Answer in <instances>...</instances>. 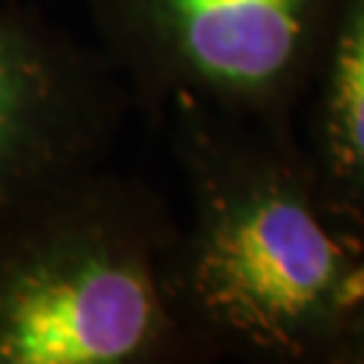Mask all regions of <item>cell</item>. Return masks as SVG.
<instances>
[{
    "label": "cell",
    "instance_id": "6da1fadb",
    "mask_svg": "<svg viewBox=\"0 0 364 364\" xmlns=\"http://www.w3.org/2000/svg\"><path fill=\"white\" fill-rule=\"evenodd\" d=\"M192 224L176 237L173 305L192 351L338 364L364 305V224L281 132L173 103Z\"/></svg>",
    "mask_w": 364,
    "mask_h": 364
},
{
    "label": "cell",
    "instance_id": "7a4b0ae2",
    "mask_svg": "<svg viewBox=\"0 0 364 364\" xmlns=\"http://www.w3.org/2000/svg\"><path fill=\"white\" fill-rule=\"evenodd\" d=\"M343 0H119L146 73L173 103L270 130L297 117Z\"/></svg>",
    "mask_w": 364,
    "mask_h": 364
},
{
    "label": "cell",
    "instance_id": "3957f363",
    "mask_svg": "<svg viewBox=\"0 0 364 364\" xmlns=\"http://www.w3.org/2000/svg\"><path fill=\"white\" fill-rule=\"evenodd\" d=\"M173 251L76 235L22 264L0 294V362L119 364L178 343Z\"/></svg>",
    "mask_w": 364,
    "mask_h": 364
},
{
    "label": "cell",
    "instance_id": "277c9868",
    "mask_svg": "<svg viewBox=\"0 0 364 364\" xmlns=\"http://www.w3.org/2000/svg\"><path fill=\"white\" fill-rule=\"evenodd\" d=\"M326 192L364 224V0H343L297 117Z\"/></svg>",
    "mask_w": 364,
    "mask_h": 364
},
{
    "label": "cell",
    "instance_id": "5b68a950",
    "mask_svg": "<svg viewBox=\"0 0 364 364\" xmlns=\"http://www.w3.org/2000/svg\"><path fill=\"white\" fill-rule=\"evenodd\" d=\"M54 100V81L38 54L0 38V168L38 135Z\"/></svg>",
    "mask_w": 364,
    "mask_h": 364
},
{
    "label": "cell",
    "instance_id": "8992f818",
    "mask_svg": "<svg viewBox=\"0 0 364 364\" xmlns=\"http://www.w3.org/2000/svg\"><path fill=\"white\" fill-rule=\"evenodd\" d=\"M338 364H364V305L353 316L351 326H348V332L343 338Z\"/></svg>",
    "mask_w": 364,
    "mask_h": 364
}]
</instances>
